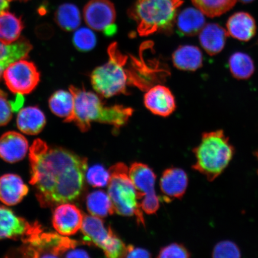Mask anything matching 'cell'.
I'll return each instance as SVG.
<instances>
[{"label":"cell","mask_w":258,"mask_h":258,"mask_svg":"<svg viewBox=\"0 0 258 258\" xmlns=\"http://www.w3.org/2000/svg\"><path fill=\"white\" fill-rule=\"evenodd\" d=\"M30 182L41 207L72 202L82 193L88 170L86 158L37 139L30 148Z\"/></svg>","instance_id":"obj_1"},{"label":"cell","mask_w":258,"mask_h":258,"mask_svg":"<svg viewBox=\"0 0 258 258\" xmlns=\"http://www.w3.org/2000/svg\"><path fill=\"white\" fill-rule=\"evenodd\" d=\"M74 98L72 115L64 122H74L82 132H88L92 122L112 125L115 130L123 126L133 114L134 109L122 105L106 106L101 96L71 86Z\"/></svg>","instance_id":"obj_2"},{"label":"cell","mask_w":258,"mask_h":258,"mask_svg":"<svg viewBox=\"0 0 258 258\" xmlns=\"http://www.w3.org/2000/svg\"><path fill=\"white\" fill-rule=\"evenodd\" d=\"M196 163L192 169L210 182L221 175L234 157L235 148L222 130L206 132L201 143L193 150Z\"/></svg>","instance_id":"obj_3"},{"label":"cell","mask_w":258,"mask_h":258,"mask_svg":"<svg viewBox=\"0 0 258 258\" xmlns=\"http://www.w3.org/2000/svg\"><path fill=\"white\" fill-rule=\"evenodd\" d=\"M181 0H137L128 11V15L137 22L141 36L156 32L170 33L175 24L177 10Z\"/></svg>","instance_id":"obj_4"},{"label":"cell","mask_w":258,"mask_h":258,"mask_svg":"<svg viewBox=\"0 0 258 258\" xmlns=\"http://www.w3.org/2000/svg\"><path fill=\"white\" fill-rule=\"evenodd\" d=\"M108 51V62L97 67L90 76L93 88L99 95L105 98L125 94L129 83V76L124 68L127 57L118 49L116 43L109 46Z\"/></svg>","instance_id":"obj_5"},{"label":"cell","mask_w":258,"mask_h":258,"mask_svg":"<svg viewBox=\"0 0 258 258\" xmlns=\"http://www.w3.org/2000/svg\"><path fill=\"white\" fill-rule=\"evenodd\" d=\"M110 173L108 195L117 214L137 218L138 224H145L143 211L137 199L136 189L129 176L128 167L118 163L109 170Z\"/></svg>","instance_id":"obj_6"},{"label":"cell","mask_w":258,"mask_h":258,"mask_svg":"<svg viewBox=\"0 0 258 258\" xmlns=\"http://www.w3.org/2000/svg\"><path fill=\"white\" fill-rule=\"evenodd\" d=\"M22 244L18 250L22 256L57 257L75 249L79 242L59 233H44L42 230L31 235Z\"/></svg>","instance_id":"obj_7"},{"label":"cell","mask_w":258,"mask_h":258,"mask_svg":"<svg viewBox=\"0 0 258 258\" xmlns=\"http://www.w3.org/2000/svg\"><path fill=\"white\" fill-rule=\"evenodd\" d=\"M129 176L136 189L139 204L147 214H156L159 209V200L155 192L156 176L146 164L134 163L128 169Z\"/></svg>","instance_id":"obj_8"},{"label":"cell","mask_w":258,"mask_h":258,"mask_svg":"<svg viewBox=\"0 0 258 258\" xmlns=\"http://www.w3.org/2000/svg\"><path fill=\"white\" fill-rule=\"evenodd\" d=\"M3 76L8 89L22 95L30 94L40 80V73L35 64L24 59L10 64Z\"/></svg>","instance_id":"obj_9"},{"label":"cell","mask_w":258,"mask_h":258,"mask_svg":"<svg viewBox=\"0 0 258 258\" xmlns=\"http://www.w3.org/2000/svg\"><path fill=\"white\" fill-rule=\"evenodd\" d=\"M83 17L92 30L104 32L109 36L117 31L115 8L110 0H90L84 8Z\"/></svg>","instance_id":"obj_10"},{"label":"cell","mask_w":258,"mask_h":258,"mask_svg":"<svg viewBox=\"0 0 258 258\" xmlns=\"http://www.w3.org/2000/svg\"><path fill=\"white\" fill-rule=\"evenodd\" d=\"M42 230L38 222L31 223L18 217L12 210L0 205V240H20L24 242L31 235Z\"/></svg>","instance_id":"obj_11"},{"label":"cell","mask_w":258,"mask_h":258,"mask_svg":"<svg viewBox=\"0 0 258 258\" xmlns=\"http://www.w3.org/2000/svg\"><path fill=\"white\" fill-rule=\"evenodd\" d=\"M84 215L76 206L70 203L57 205L53 215V225L60 235L69 236L82 228Z\"/></svg>","instance_id":"obj_12"},{"label":"cell","mask_w":258,"mask_h":258,"mask_svg":"<svg viewBox=\"0 0 258 258\" xmlns=\"http://www.w3.org/2000/svg\"><path fill=\"white\" fill-rule=\"evenodd\" d=\"M144 104L157 115L166 117L175 111V97L170 90L162 85H157L148 90L144 96Z\"/></svg>","instance_id":"obj_13"},{"label":"cell","mask_w":258,"mask_h":258,"mask_svg":"<svg viewBox=\"0 0 258 258\" xmlns=\"http://www.w3.org/2000/svg\"><path fill=\"white\" fill-rule=\"evenodd\" d=\"M28 149L27 139L18 132H8L0 137V158L6 162L14 163L22 160Z\"/></svg>","instance_id":"obj_14"},{"label":"cell","mask_w":258,"mask_h":258,"mask_svg":"<svg viewBox=\"0 0 258 258\" xmlns=\"http://www.w3.org/2000/svg\"><path fill=\"white\" fill-rule=\"evenodd\" d=\"M188 184V178L185 171L177 167H171L164 171L160 179V188L166 201L182 198Z\"/></svg>","instance_id":"obj_15"},{"label":"cell","mask_w":258,"mask_h":258,"mask_svg":"<svg viewBox=\"0 0 258 258\" xmlns=\"http://www.w3.org/2000/svg\"><path fill=\"white\" fill-rule=\"evenodd\" d=\"M28 187L21 177L8 173L0 177V201L7 206H15L27 195Z\"/></svg>","instance_id":"obj_16"},{"label":"cell","mask_w":258,"mask_h":258,"mask_svg":"<svg viewBox=\"0 0 258 258\" xmlns=\"http://www.w3.org/2000/svg\"><path fill=\"white\" fill-rule=\"evenodd\" d=\"M86 244L101 248L104 246L114 232L111 227L105 228L101 218L93 215H84L81 228Z\"/></svg>","instance_id":"obj_17"},{"label":"cell","mask_w":258,"mask_h":258,"mask_svg":"<svg viewBox=\"0 0 258 258\" xmlns=\"http://www.w3.org/2000/svg\"><path fill=\"white\" fill-rule=\"evenodd\" d=\"M227 32L235 39L248 41L256 34V25L254 18L246 12L235 13L227 22Z\"/></svg>","instance_id":"obj_18"},{"label":"cell","mask_w":258,"mask_h":258,"mask_svg":"<svg viewBox=\"0 0 258 258\" xmlns=\"http://www.w3.org/2000/svg\"><path fill=\"white\" fill-rule=\"evenodd\" d=\"M228 32L218 24L205 25L199 35V40L202 47L206 53L214 56L224 49Z\"/></svg>","instance_id":"obj_19"},{"label":"cell","mask_w":258,"mask_h":258,"mask_svg":"<svg viewBox=\"0 0 258 258\" xmlns=\"http://www.w3.org/2000/svg\"><path fill=\"white\" fill-rule=\"evenodd\" d=\"M16 122L22 133L35 135L43 130L46 124V118L38 106H28L19 111Z\"/></svg>","instance_id":"obj_20"},{"label":"cell","mask_w":258,"mask_h":258,"mask_svg":"<svg viewBox=\"0 0 258 258\" xmlns=\"http://www.w3.org/2000/svg\"><path fill=\"white\" fill-rule=\"evenodd\" d=\"M32 49V44L24 37L19 38L11 44L0 42V74L3 75L11 63L28 57Z\"/></svg>","instance_id":"obj_21"},{"label":"cell","mask_w":258,"mask_h":258,"mask_svg":"<svg viewBox=\"0 0 258 258\" xmlns=\"http://www.w3.org/2000/svg\"><path fill=\"white\" fill-rule=\"evenodd\" d=\"M203 54L198 47L185 45L177 48L172 55L174 66L185 72H196L203 66Z\"/></svg>","instance_id":"obj_22"},{"label":"cell","mask_w":258,"mask_h":258,"mask_svg":"<svg viewBox=\"0 0 258 258\" xmlns=\"http://www.w3.org/2000/svg\"><path fill=\"white\" fill-rule=\"evenodd\" d=\"M205 15L198 9L186 8L177 16V31L181 35L194 36L202 31L205 26Z\"/></svg>","instance_id":"obj_23"},{"label":"cell","mask_w":258,"mask_h":258,"mask_svg":"<svg viewBox=\"0 0 258 258\" xmlns=\"http://www.w3.org/2000/svg\"><path fill=\"white\" fill-rule=\"evenodd\" d=\"M23 22L12 13L6 11L0 14V42L11 44L17 41L22 30Z\"/></svg>","instance_id":"obj_24"},{"label":"cell","mask_w":258,"mask_h":258,"mask_svg":"<svg viewBox=\"0 0 258 258\" xmlns=\"http://www.w3.org/2000/svg\"><path fill=\"white\" fill-rule=\"evenodd\" d=\"M86 206L90 215L99 218L106 217L115 212L108 195L100 190L89 194L86 199Z\"/></svg>","instance_id":"obj_25"},{"label":"cell","mask_w":258,"mask_h":258,"mask_svg":"<svg viewBox=\"0 0 258 258\" xmlns=\"http://www.w3.org/2000/svg\"><path fill=\"white\" fill-rule=\"evenodd\" d=\"M54 20L62 30L73 31L80 27L82 17L78 8L71 3H64L57 8Z\"/></svg>","instance_id":"obj_26"},{"label":"cell","mask_w":258,"mask_h":258,"mask_svg":"<svg viewBox=\"0 0 258 258\" xmlns=\"http://www.w3.org/2000/svg\"><path fill=\"white\" fill-rule=\"evenodd\" d=\"M48 106L51 112L58 117H69L74 107V98L72 93L64 90L54 92L48 99Z\"/></svg>","instance_id":"obj_27"},{"label":"cell","mask_w":258,"mask_h":258,"mask_svg":"<svg viewBox=\"0 0 258 258\" xmlns=\"http://www.w3.org/2000/svg\"><path fill=\"white\" fill-rule=\"evenodd\" d=\"M230 72L238 80H247L250 78L254 72V62L248 54L235 53L229 59Z\"/></svg>","instance_id":"obj_28"},{"label":"cell","mask_w":258,"mask_h":258,"mask_svg":"<svg viewBox=\"0 0 258 258\" xmlns=\"http://www.w3.org/2000/svg\"><path fill=\"white\" fill-rule=\"evenodd\" d=\"M193 5L210 18L217 17L230 11L237 0H191Z\"/></svg>","instance_id":"obj_29"},{"label":"cell","mask_w":258,"mask_h":258,"mask_svg":"<svg viewBox=\"0 0 258 258\" xmlns=\"http://www.w3.org/2000/svg\"><path fill=\"white\" fill-rule=\"evenodd\" d=\"M73 43L77 50L82 52H87L95 48L97 38L92 30L88 28H82L74 32Z\"/></svg>","instance_id":"obj_30"},{"label":"cell","mask_w":258,"mask_h":258,"mask_svg":"<svg viewBox=\"0 0 258 258\" xmlns=\"http://www.w3.org/2000/svg\"><path fill=\"white\" fill-rule=\"evenodd\" d=\"M87 182L93 187H105L108 185L110 173L101 165L93 166L86 173Z\"/></svg>","instance_id":"obj_31"},{"label":"cell","mask_w":258,"mask_h":258,"mask_svg":"<svg viewBox=\"0 0 258 258\" xmlns=\"http://www.w3.org/2000/svg\"><path fill=\"white\" fill-rule=\"evenodd\" d=\"M106 257L110 258L122 257L126 253L127 246L114 233L102 248Z\"/></svg>","instance_id":"obj_32"},{"label":"cell","mask_w":258,"mask_h":258,"mask_svg":"<svg viewBox=\"0 0 258 258\" xmlns=\"http://www.w3.org/2000/svg\"><path fill=\"white\" fill-rule=\"evenodd\" d=\"M214 257H240L241 251L239 247L234 242L225 240L215 245L212 251Z\"/></svg>","instance_id":"obj_33"},{"label":"cell","mask_w":258,"mask_h":258,"mask_svg":"<svg viewBox=\"0 0 258 258\" xmlns=\"http://www.w3.org/2000/svg\"><path fill=\"white\" fill-rule=\"evenodd\" d=\"M191 256V254L182 244L173 243L162 248L158 257L160 258H186Z\"/></svg>","instance_id":"obj_34"},{"label":"cell","mask_w":258,"mask_h":258,"mask_svg":"<svg viewBox=\"0 0 258 258\" xmlns=\"http://www.w3.org/2000/svg\"><path fill=\"white\" fill-rule=\"evenodd\" d=\"M12 102L8 99V94L0 90V126L7 125L13 116Z\"/></svg>","instance_id":"obj_35"},{"label":"cell","mask_w":258,"mask_h":258,"mask_svg":"<svg viewBox=\"0 0 258 258\" xmlns=\"http://www.w3.org/2000/svg\"><path fill=\"white\" fill-rule=\"evenodd\" d=\"M126 257H150L151 254L149 251L141 249V248H137L129 245L127 246L126 253L125 256Z\"/></svg>","instance_id":"obj_36"},{"label":"cell","mask_w":258,"mask_h":258,"mask_svg":"<svg viewBox=\"0 0 258 258\" xmlns=\"http://www.w3.org/2000/svg\"><path fill=\"white\" fill-rule=\"evenodd\" d=\"M67 257H89V254L86 251L80 249H74L67 254Z\"/></svg>","instance_id":"obj_37"},{"label":"cell","mask_w":258,"mask_h":258,"mask_svg":"<svg viewBox=\"0 0 258 258\" xmlns=\"http://www.w3.org/2000/svg\"><path fill=\"white\" fill-rule=\"evenodd\" d=\"M11 0H0V14L7 11L9 7V2Z\"/></svg>","instance_id":"obj_38"},{"label":"cell","mask_w":258,"mask_h":258,"mask_svg":"<svg viewBox=\"0 0 258 258\" xmlns=\"http://www.w3.org/2000/svg\"><path fill=\"white\" fill-rule=\"evenodd\" d=\"M240 1L244 3H249L254 1V0H240Z\"/></svg>","instance_id":"obj_39"},{"label":"cell","mask_w":258,"mask_h":258,"mask_svg":"<svg viewBox=\"0 0 258 258\" xmlns=\"http://www.w3.org/2000/svg\"><path fill=\"white\" fill-rule=\"evenodd\" d=\"M254 156L256 157V159L258 160V150L254 153ZM257 175H258V170H257Z\"/></svg>","instance_id":"obj_40"},{"label":"cell","mask_w":258,"mask_h":258,"mask_svg":"<svg viewBox=\"0 0 258 258\" xmlns=\"http://www.w3.org/2000/svg\"><path fill=\"white\" fill-rule=\"evenodd\" d=\"M11 1L27 2L28 0H11Z\"/></svg>","instance_id":"obj_41"},{"label":"cell","mask_w":258,"mask_h":258,"mask_svg":"<svg viewBox=\"0 0 258 258\" xmlns=\"http://www.w3.org/2000/svg\"><path fill=\"white\" fill-rule=\"evenodd\" d=\"M2 75H0V78H1V77H2Z\"/></svg>","instance_id":"obj_42"}]
</instances>
